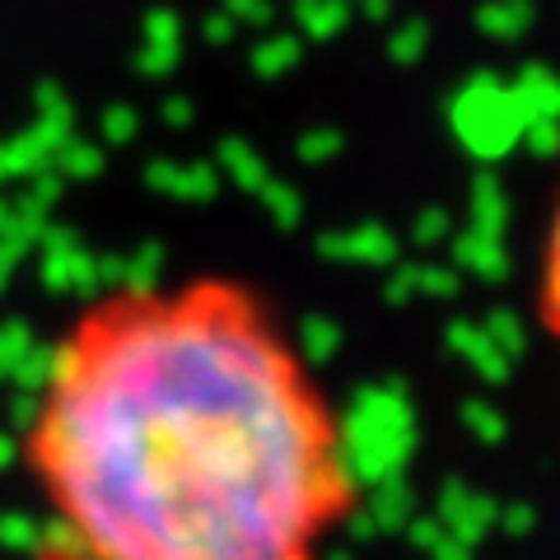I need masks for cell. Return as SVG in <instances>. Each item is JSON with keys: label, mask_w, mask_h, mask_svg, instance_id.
Returning a JSON list of instances; mask_svg holds the SVG:
<instances>
[{"label": "cell", "mask_w": 560, "mask_h": 560, "mask_svg": "<svg viewBox=\"0 0 560 560\" xmlns=\"http://www.w3.org/2000/svg\"><path fill=\"white\" fill-rule=\"evenodd\" d=\"M20 463L43 560H323L360 504L341 411L234 276L80 304L43 355Z\"/></svg>", "instance_id": "cell-1"}, {"label": "cell", "mask_w": 560, "mask_h": 560, "mask_svg": "<svg viewBox=\"0 0 560 560\" xmlns=\"http://www.w3.org/2000/svg\"><path fill=\"white\" fill-rule=\"evenodd\" d=\"M537 318L547 337L560 346V178L551 197V215L541 230V257H537Z\"/></svg>", "instance_id": "cell-2"}]
</instances>
